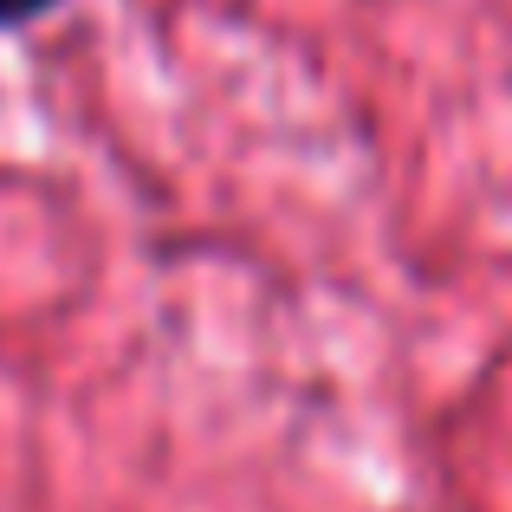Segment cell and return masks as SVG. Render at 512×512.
Here are the masks:
<instances>
[{"label": "cell", "instance_id": "obj_1", "mask_svg": "<svg viewBox=\"0 0 512 512\" xmlns=\"http://www.w3.org/2000/svg\"><path fill=\"white\" fill-rule=\"evenodd\" d=\"M52 7H65V0H0V33H13V26H33V20H46Z\"/></svg>", "mask_w": 512, "mask_h": 512}]
</instances>
